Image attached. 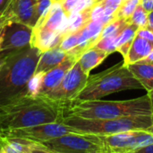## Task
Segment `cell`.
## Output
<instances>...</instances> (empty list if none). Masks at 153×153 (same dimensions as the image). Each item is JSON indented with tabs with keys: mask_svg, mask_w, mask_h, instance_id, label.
<instances>
[{
	"mask_svg": "<svg viewBox=\"0 0 153 153\" xmlns=\"http://www.w3.org/2000/svg\"><path fill=\"white\" fill-rule=\"evenodd\" d=\"M63 105L45 96H23L0 109L2 132L61 122Z\"/></svg>",
	"mask_w": 153,
	"mask_h": 153,
	"instance_id": "1",
	"label": "cell"
},
{
	"mask_svg": "<svg viewBox=\"0 0 153 153\" xmlns=\"http://www.w3.org/2000/svg\"><path fill=\"white\" fill-rule=\"evenodd\" d=\"M41 53L29 46L4 58L0 69V109L28 96L27 85L36 71Z\"/></svg>",
	"mask_w": 153,
	"mask_h": 153,
	"instance_id": "2",
	"label": "cell"
},
{
	"mask_svg": "<svg viewBox=\"0 0 153 153\" xmlns=\"http://www.w3.org/2000/svg\"><path fill=\"white\" fill-rule=\"evenodd\" d=\"M62 105L64 115H74L85 119H114L153 115L148 95L125 101L72 100Z\"/></svg>",
	"mask_w": 153,
	"mask_h": 153,
	"instance_id": "3",
	"label": "cell"
},
{
	"mask_svg": "<svg viewBox=\"0 0 153 153\" xmlns=\"http://www.w3.org/2000/svg\"><path fill=\"white\" fill-rule=\"evenodd\" d=\"M143 88L124 61L96 75L89 76L86 86L74 100H96L113 93Z\"/></svg>",
	"mask_w": 153,
	"mask_h": 153,
	"instance_id": "4",
	"label": "cell"
},
{
	"mask_svg": "<svg viewBox=\"0 0 153 153\" xmlns=\"http://www.w3.org/2000/svg\"><path fill=\"white\" fill-rule=\"evenodd\" d=\"M61 122L82 133L109 135L132 130H148L152 125L153 115L114 119H85L74 115H64Z\"/></svg>",
	"mask_w": 153,
	"mask_h": 153,
	"instance_id": "5",
	"label": "cell"
},
{
	"mask_svg": "<svg viewBox=\"0 0 153 153\" xmlns=\"http://www.w3.org/2000/svg\"><path fill=\"white\" fill-rule=\"evenodd\" d=\"M104 153L134 152L153 143V134L147 130H132L109 135H98Z\"/></svg>",
	"mask_w": 153,
	"mask_h": 153,
	"instance_id": "6",
	"label": "cell"
},
{
	"mask_svg": "<svg viewBox=\"0 0 153 153\" xmlns=\"http://www.w3.org/2000/svg\"><path fill=\"white\" fill-rule=\"evenodd\" d=\"M40 144L59 153H104L103 145L95 134L69 133Z\"/></svg>",
	"mask_w": 153,
	"mask_h": 153,
	"instance_id": "7",
	"label": "cell"
},
{
	"mask_svg": "<svg viewBox=\"0 0 153 153\" xmlns=\"http://www.w3.org/2000/svg\"><path fill=\"white\" fill-rule=\"evenodd\" d=\"M33 27L10 19L0 32V57L20 51L30 46Z\"/></svg>",
	"mask_w": 153,
	"mask_h": 153,
	"instance_id": "8",
	"label": "cell"
},
{
	"mask_svg": "<svg viewBox=\"0 0 153 153\" xmlns=\"http://www.w3.org/2000/svg\"><path fill=\"white\" fill-rule=\"evenodd\" d=\"M69 133H82L75 128H73L62 122L44 124L32 127L13 129L2 132V136L21 138L32 142L41 143Z\"/></svg>",
	"mask_w": 153,
	"mask_h": 153,
	"instance_id": "9",
	"label": "cell"
},
{
	"mask_svg": "<svg viewBox=\"0 0 153 153\" xmlns=\"http://www.w3.org/2000/svg\"><path fill=\"white\" fill-rule=\"evenodd\" d=\"M90 75L86 74L78 61L67 71L61 83L45 97L65 104L74 100L86 86Z\"/></svg>",
	"mask_w": 153,
	"mask_h": 153,
	"instance_id": "10",
	"label": "cell"
},
{
	"mask_svg": "<svg viewBox=\"0 0 153 153\" xmlns=\"http://www.w3.org/2000/svg\"><path fill=\"white\" fill-rule=\"evenodd\" d=\"M37 5L38 0H10L5 11L12 20L34 27L39 20Z\"/></svg>",
	"mask_w": 153,
	"mask_h": 153,
	"instance_id": "11",
	"label": "cell"
},
{
	"mask_svg": "<svg viewBox=\"0 0 153 153\" xmlns=\"http://www.w3.org/2000/svg\"><path fill=\"white\" fill-rule=\"evenodd\" d=\"M76 61L77 60L74 57L68 55L67 58L63 62H61L58 66L46 72L38 96H46L48 94L53 91L56 87H58V85L61 83L67 71L74 66V64Z\"/></svg>",
	"mask_w": 153,
	"mask_h": 153,
	"instance_id": "12",
	"label": "cell"
},
{
	"mask_svg": "<svg viewBox=\"0 0 153 153\" xmlns=\"http://www.w3.org/2000/svg\"><path fill=\"white\" fill-rule=\"evenodd\" d=\"M62 40L63 36L61 34H57L56 32H53L43 27L34 26L30 46L37 48L41 52H44L48 50L59 46Z\"/></svg>",
	"mask_w": 153,
	"mask_h": 153,
	"instance_id": "13",
	"label": "cell"
},
{
	"mask_svg": "<svg viewBox=\"0 0 153 153\" xmlns=\"http://www.w3.org/2000/svg\"><path fill=\"white\" fill-rule=\"evenodd\" d=\"M66 17L67 16L65 15L61 6V4L59 2H55L51 5L48 14L38 20L35 26L43 27L47 30L57 33L59 28L62 26Z\"/></svg>",
	"mask_w": 153,
	"mask_h": 153,
	"instance_id": "14",
	"label": "cell"
},
{
	"mask_svg": "<svg viewBox=\"0 0 153 153\" xmlns=\"http://www.w3.org/2000/svg\"><path fill=\"white\" fill-rule=\"evenodd\" d=\"M67 52L64 51L59 46L42 52L39 59V62L35 72L46 73L50 69H54L55 67L58 66L67 58Z\"/></svg>",
	"mask_w": 153,
	"mask_h": 153,
	"instance_id": "15",
	"label": "cell"
},
{
	"mask_svg": "<svg viewBox=\"0 0 153 153\" xmlns=\"http://www.w3.org/2000/svg\"><path fill=\"white\" fill-rule=\"evenodd\" d=\"M153 50V42L147 41L138 35H135L133 43L124 57V63L129 65L144 59Z\"/></svg>",
	"mask_w": 153,
	"mask_h": 153,
	"instance_id": "16",
	"label": "cell"
},
{
	"mask_svg": "<svg viewBox=\"0 0 153 153\" xmlns=\"http://www.w3.org/2000/svg\"><path fill=\"white\" fill-rule=\"evenodd\" d=\"M108 55V53L93 46L83 51L79 56L77 61L79 62L82 69L86 74L90 75V72L98 67Z\"/></svg>",
	"mask_w": 153,
	"mask_h": 153,
	"instance_id": "17",
	"label": "cell"
},
{
	"mask_svg": "<svg viewBox=\"0 0 153 153\" xmlns=\"http://www.w3.org/2000/svg\"><path fill=\"white\" fill-rule=\"evenodd\" d=\"M129 70L148 92L153 89V64L140 61L127 65Z\"/></svg>",
	"mask_w": 153,
	"mask_h": 153,
	"instance_id": "18",
	"label": "cell"
},
{
	"mask_svg": "<svg viewBox=\"0 0 153 153\" xmlns=\"http://www.w3.org/2000/svg\"><path fill=\"white\" fill-rule=\"evenodd\" d=\"M92 7L93 5L81 12H78L76 14H73L69 17H67V26L62 34L63 39L70 33L80 31L91 21V14Z\"/></svg>",
	"mask_w": 153,
	"mask_h": 153,
	"instance_id": "19",
	"label": "cell"
},
{
	"mask_svg": "<svg viewBox=\"0 0 153 153\" xmlns=\"http://www.w3.org/2000/svg\"><path fill=\"white\" fill-rule=\"evenodd\" d=\"M32 142L13 137L2 136L0 139L1 153H27Z\"/></svg>",
	"mask_w": 153,
	"mask_h": 153,
	"instance_id": "20",
	"label": "cell"
},
{
	"mask_svg": "<svg viewBox=\"0 0 153 153\" xmlns=\"http://www.w3.org/2000/svg\"><path fill=\"white\" fill-rule=\"evenodd\" d=\"M137 30V26L127 23L118 35L117 40V51H118L123 57H125L127 54L135 37Z\"/></svg>",
	"mask_w": 153,
	"mask_h": 153,
	"instance_id": "21",
	"label": "cell"
},
{
	"mask_svg": "<svg viewBox=\"0 0 153 153\" xmlns=\"http://www.w3.org/2000/svg\"><path fill=\"white\" fill-rule=\"evenodd\" d=\"M127 23H128L127 20H126V19L114 18L113 20H111L108 23H107L103 27V29L99 36V41L102 38H106V37H109V36L120 33Z\"/></svg>",
	"mask_w": 153,
	"mask_h": 153,
	"instance_id": "22",
	"label": "cell"
},
{
	"mask_svg": "<svg viewBox=\"0 0 153 153\" xmlns=\"http://www.w3.org/2000/svg\"><path fill=\"white\" fill-rule=\"evenodd\" d=\"M142 0H125L114 14L115 18L127 20L134 12L135 8L141 4Z\"/></svg>",
	"mask_w": 153,
	"mask_h": 153,
	"instance_id": "23",
	"label": "cell"
},
{
	"mask_svg": "<svg viewBox=\"0 0 153 153\" xmlns=\"http://www.w3.org/2000/svg\"><path fill=\"white\" fill-rule=\"evenodd\" d=\"M148 12L143 7L142 4H140L133 13V14L127 19V23L130 24H134L138 28L147 27L148 24Z\"/></svg>",
	"mask_w": 153,
	"mask_h": 153,
	"instance_id": "24",
	"label": "cell"
},
{
	"mask_svg": "<svg viewBox=\"0 0 153 153\" xmlns=\"http://www.w3.org/2000/svg\"><path fill=\"white\" fill-rule=\"evenodd\" d=\"M45 73L43 72H39V73H34L32 77L30 78L28 85H27V90H28V96L36 97L39 96V93L41 88L43 78H44Z\"/></svg>",
	"mask_w": 153,
	"mask_h": 153,
	"instance_id": "25",
	"label": "cell"
},
{
	"mask_svg": "<svg viewBox=\"0 0 153 153\" xmlns=\"http://www.w3.org/2000/svg\"><path fill=\"white\" fill-rule=\"evenodd\" d=\"M120 33L109 36V37H106V38H102L100 39L95 45L94 47L108 53L111 54L115 51H117V37Z\"/></svg>",
	"mask_w": 153,
	"mask_h": 153,
	"instance_id": "26",
	"label": "cell"
},
{
	"mask_svg": "<svg viewBox=\"0 0 153 153\" xmlns=\"http://www.w3.org/2000/svg\"><path fill=\"white\" fill-rule=\"evenodd\" d=\"M82 30V29H81ZM81 30L77 31L75 32L70 33L68 35H66L61 41L59 47L65 52L70 51L71 50H73L74 48H75L78 45L79 42V37H80V33H81Z\"/></svg>",
	"mask_w": 153,
	"mask_h": 153,
	"instance_id": "27",
	"label": "cell"
},
{
	"mask_svg": "<svg viewBox=\"0 0 153 153\" xmlns=\"http://www.w3.org/2000/svg\"><path fill=\"white\" fill-rule=\"evenodd\" d=\"M124 0H103L100 1L104 7V15H114Z\"/></svg>",
	"mask_w": 153,
	"mask_h": 153,
	"instance_id": "28",
	"label": "cell"
},
{
	"mask_svg": "<svg viewBox=\"0 0 153 153\" xmlns=\"http://www.w3.org/2000/svg\"><path fill=\"white\" fill-rule=\"evenodd\" d=\"M52 5L53 2L51 0H38L37 13H38L39 19L48 14Z\"/></svg>",
	"mask_w": 153,
	"mask_h": 153,
	"instance_id": "29",
	"label": "cell"
},
{
	"mask_svg": "<svg viewBox=\"0 0 153 153\" xmlns=\"http://www.w3.org/2000/svg\"><path fill=\"white\" fill-rule=\"evenodd\" d=\"M27 153H59L50 150L43 145H41L40 143H37V142H32L30 147L29 148Z\"/></svg>",
	"mask_w": 153,
	"mask_h": 153,
	"instance_id": "30",
	"label": "cell"
},
{
	"mask_svg": "<svg viewBox=\"0 0 153 153\" xmlns=\"http://www.w3.org/2000/svg\"><path fill=\"white\" fill-rule=\"evenodd\" d=\"M135 35H138V36L147 40V41H150L153 42V31L149 29L148 27L138 28Z\"/></svg>",
	"mask_w": 153,
	"mask_h": 153,
	"instance_id": "31",
	"label": "cell"
},
{
	"mask_svg": "<svg viewBox=\"0 0 153 153\" xmlns=\"http://www.w3.org/2000/svg\"><path fill=\"white\" fill-rule=\"evenodd\" d=\"M11 19V16L8 13H6V11H2L0 12V32L2 31V29L4 28V26L6 24V23Z\"/></svg>",
	"mask_w": 153,
	"mask_h": 153,
	"instance_id": "32",
	"label": "cell"
},
{
	"mask_svg": "<svg viewBox=\"0 0 153 153\" xmlns=\"http://www.w3.org/2000/svg\"><path fill=\"white\" fill-rule=\"evenodd\" d=\"M141 4L148 13L153 11V0H142Z\"/></svg>",
	"mask_w": 153,
	"mask_h": 153,
	"instance_id": "33",
	"label": "cell"
},
{
	"mask_svg": "<svg viewBox=\"0 0 153 153\" xmlns=\"http://www.w3.org/2000/svg\"><path fill=\"white\" fill-rule=\"evenodd\" d=\"M134 153H153V143L141 148L140 150L134 151Z\"/></svg>",
	"mask_w": 153,
	"mask_h": 153,
	"instance_id": "34",
	"label": "cell"
},
{
	"mask_svg": "<svg viewBox=\"0 0 153 153\" xmlns=\"http://www.w3.org/2000/svg\"><path fill=\"white\" fill-rule=\"evenodd\" d=\"M140 62H143V63H150V64H153V50L143 60H139Z\"/></svg>",
	"mask_w": 153,
	"mask_h": 153,
	"instance_id": "35",
	"label": "cell"
},
{
	"mask_svg": "<svg viewBox=\"0 0 153 153\" xmlns=\"http://www.w3.org/2000/svg\"><path fill=\"white\" fill-rule=\"evenodd\" d=\"M147 27L153 31V11L148 14V24Z\"/></svg>",
	"mask_w": 153,
	"mask_h": 153,
	"instance_id": "36",
	"label": "cell"
},
{
	"mask_svg": "<svg viewBox=\"0 0 153 153\" xmlns=\"http://www.w3.org/2000/svg\"><path fill=\"white\" fill-rule=\"evenodd\" d=\"M10 0H0V12L4 11L9 4Z\"/></svg>",
	"mask_w": 153,
	"mask_h": 153,
	"instance_id": "37",
	"label": "cell"
},
{
	"mask_svg": "<svg viewBox=\"0 0 153 153\" xmlns=\"http://www.w3.org/2000/svg\"><path fill=\"white\" fill-rule=\"evenodd\" d=\"M148 96H150V99H151V104H152V109L153 114V89L151 90L150 92H148Z\"/></svg>",
	"mask_w": 153,
	"mask_h": 153,
	"instance_id": "38",
	"label": "cell"
},
{
	"mask_svg": "<svg viewBox=\"0 0 153 153\" xmlns=\"http://www.w3.org/2000/svg\"><path fill=\"white\" fill-rule=\"evenodd\" d=\"M147 131H148V132H150V133H152L153 134V124H152V126H151Z\"/></svg>",
	"mask_w": 153,
	"mask_h": 153,
	"instance_id": "39",
	"label": "cell"
},
{
	"mask_svg": "<svg viewBox=\"0 0 153 153\" xmlns=\"http://www.w3.org/2000/svg\"><path fill=\"white\" fill-rule=\"evenodd\" d=\"M4 58H1L0 57V69H1V67H2V65H3V62H4Z\"/></svg>",
	"mask_w": 153,
	"mask_h": 153,
	"instance_id": "40",
	"label": "cell"
},
{
	"mask_svg": "<svg viewBox=\"0 0 153 153\" xmlns=\"http://www.w3.org/2000/svg\"><path fill=\"white\" fill-rule=\"evenodd\" d=\"M2 138V130H1V128H0V139Z\"/></svg>",
	"mask_w": 153,
	"mask_h": 153,
	"instance_id": "41",
	"label": "cell"
},
{
	"mask_svg": "<svg viewBox=\"0 0 153 153\" xmlns=\"http://www.w3.org/2000/svg\"><path fill=\"white\" fill-rule=\"evenodd\" d=\"M51 1H52L53 3H55V2H58V0H51Z\"/></svg>",
	"mask_w": 153,
	"mask_h": 153,
	"instance_id": "42",
	"label": "cell"
},
{
	"mask_svg": "<svg viewBox=\"0 0 153 153\" xmlns=\"http://www.w3.org/2000/svg\"><path fill=\"white\" fill-rule=\"evenodd\" d=\"M129 153H134V152H129Z\"/></svg>",
	"mask_w": 153,
	"mask_h": 153,
	"instance_id": "43",
	"label": "cell"
},
{
	"mask_svg": "<svg viewBox=\"0 0 153 153\" xmlns=\"http://www.w3.org/2000/svg\"><path fill=\"white\" fill-rule=\"evenodd\" d=\"M0 153H1V151H0Z\"/></svg>",
	"mask_w": 153,
	"mask_h": 153,
	"instance_id": "44",
	"label": "cell"
},
{
	"mask_svg": "<svg viewBox=\"0 0 153 153\" xmlns=\"http://www.w3.org/2000/svg\"><path fill=\"white\" fill-rule=\"evenodd\" d=\"M124 1H125V0H124Z\"/></svg>",
	"mask_w": 153,
	"mask_h": 153,
	"instance_id": "45",
	"label": "cell"
}]
</instances>
